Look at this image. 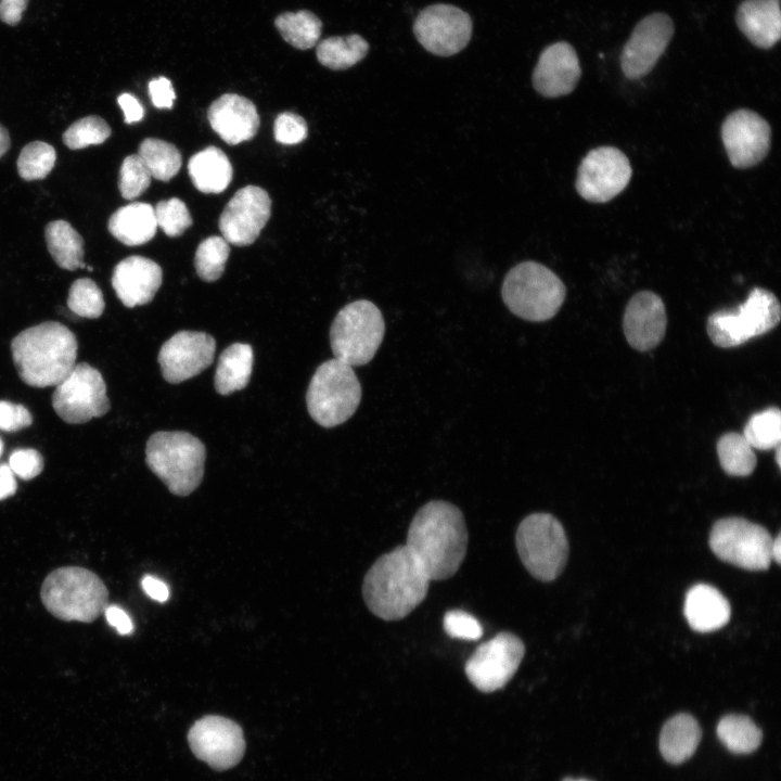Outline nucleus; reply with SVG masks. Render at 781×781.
Returning <instances> with one entry per match:
<instances>
[{
  "label": "nucleus",
  "mask_w": 781,
  "mask_h": 781,
  "mask_svg": "<svg viewBox=\"0 0 781 781\" xmlns=\"http://www.w3.org/2000/svg\"><path fill=\"white\" fill-rule=\"evenodd\" d=\"M674 23L665 13L643 17L633 28L620 54V67L628 79L649 74L668 47Z\"/></svg>",
  "instance_id": "obj_18"
},
{
  "label": "nucleus",
  "mask_w": 781,
  "mask_h": 781,
  "mask_svg": "<svg viewBox=\"0 0 781 781\" xmlns=\"http://www.w3.org/2000/svg\"><path fill=\"white\" fill-rule=\"evenodd\" d=\"M215 338L196 331H180L166 341L158 353L163 377L172 384L189 380L212 364Z\"/></svg>",
  "instance_id": "obj_20"
},
{
  "label": "nucleus",
  "mask_w": 781,
  "mask_h": 781,
  "mask_svg": "<svg viewBox=\"0 0 781 781\" xmlns=\"http://www.w3.org/2000/svg\"><path fill=\"white\" fill-rule=\"evenodd\" d=\"M17 483L9 464H0V501L16 492Z\"/></svg>",
  "instance_id": "obj_53"
},
{
  "label": "nucleus",
  "mask_w": 781,
  "mask_h": 781,
  "mask_svg": "<svg viewBox=\"0 0 781 781\" xmlns=\"http://www.w3.org/2000/svg\"><path fill=\"white\" fill-rule=\"evenodd\" d=\"M432 581L407 546L381 555L367 572L362 596L368 609L384 620L408 616L426 597Z\"/></svg>",
  "instance_id": "obj_2"
},
{
  "label": "nucleus",
  "mask_w": 781,
  "mask_h": 781,
  "mask_svg": "<svg viewBox=\"0 0 781 781\" xmlns=\"http://www.w3.org/2000/svg\"><path fill=\"white\" fill-rule=\"evenodd\" d=\"M112 130L100 116L90 115L73 123L63 133V142L71 150H79L107 140Z\"/></svg>",
  "instance_id": "obj_41"
},
{
  "label": "nucleus",
  "mask_w": 781,
  "mask_h": 781,
  "mask_svg": "<svg viewBox=\"0 0 781 781\" xmlns=\"http://www.w3.org/2000/svg\"><path fill=\"white\" fill-rule=\"evenodd\" d=\"M271 214L269 194L256 185H246L231 197L219 217L222 238L235 246L255 242Z\"/></svg>",
  "instance_id": "obj_19"
},
{
  "label": "nucleus",
  "mask_w": 781,
  "mask_h": 781,
  "mask_svg": "<svg viewBox=\"0 0 781 781\" xmlns=\"http://www.w3.org/2000/svg\"><path fill=\"white\" fill-rule=\"evenodd\" d=\"M361 399V385L349 364L333 358L321 363L309 383L306 404L315 422L334 427L347 421Z\"/></svg>",
  "instance_id": "obj_7"
},
{
  "label": "nucleus",
  "mask_w": 781,
  "mask_h": 781,
  "mask_svg": "<svg viewBox=\"0 0 781 781\" xmlns=\"http://www.w3.org/2000/svg\"><path fill=\"white\" fill-rule=\"evenodd\" d=\"M107 623L115 627L119 635L132 632L133 624L129 615L117 605H107L104 611Z\"/></svg>",
  "instance_id": "obj_50"
},
{
  "label": "nucleus",
  "mask_w": 781,
  "mask_h": 781,
  "mask_svg": "<svg viewBox=\"0 0 781 781\" xmlns=\"http://www.w3.org/2000/svg\"><path fill=\"white\" fill-rule=\"evenodd\" d=\"M141 587L144 592L157 602H165L169 598L168 586L157 577L145 575L141 580Z\"/></svg>",
  "instance_id": "obj_52"
},
{
  "label": "nucleus",
  "mask_w": 781,
  "mask_h": 781,
  "mask_svg": "<svg viewBox=\"0 0 781 781\" xmlns=\"http://www.w3.org/2000/svg\"><path fill=\"white\" fill-rule=\"evenodd\" d=\"M107 228L114 238L126 245L144 244L156 233L154 207L142 202L119 207L110 217Z\"/></svg>",
  "instance_id": "obj_27"
},
{
  "label": "nucleus",
  "mask_w": 781,
  "mask_h": 781,
  "mask_svg": "<svg viewBox=\"0 0 781 781\" xmlns=\"http://www.w3.org/2000/svg\"><path fill=\"white\" fill-rule=\"evenodd\" d=\"M563 781H590V780L582 779V778H580V779L565 778Z\"/></svg>",
  "instance_id": "obj_57"
},
{
  "label": "nucleus",
  "mask_w": 781,
  "mask_h": 781,
  "mask_svg": "<svg viewBox=\"0 0 781 781\" xmlns=\"http://www.w3.org/2000/svg\"><path fill=\"white\" fill-rule=\"evenodd\" d=\"M771 542L765 527L742 517L718 520L709 535V547L718 559L748 571L769 567Z\"/></svg>",
  "instance_id": "obj_11"
},
{
  "label": "nucleus",
  "mask_w": 781,
  "mask_h": 781,
  "mask_svg": "<svg viewBox=\"0 0 781 781\" xmlns=\"http://www.w3.org/2000/svg\"><path fill=\"white\" fill-rule=\"evenodd\" d=\"M87 269H88L89 271H92V267H91V266H88Z\"/></svg>",
  "instance_id": "obj_59"
},
{
  "label": "nucleus",
  "mask_w": 781,
  "mask_h": 781,
  "mask_svg": "<svg viewBox=\"0 0 781 781\" xmlns=\"http://www.w3.org/2000/svg\"><path fill=\"white\" fill-rule=\"evenodd\" d=\"M52 406L66 423L81 424L110 410L106 385L101 373L86 362L76 363L55 386Z\"/></svg>",
  "instance_id": "obj_12"
},
{
  "label": "nucleus",
  "mask_w": 781,
  "mask_h": 781,
  "mask_svg": "<svg viewBox=\"0 0 781 781\" xmlns=\"http://www.w3.org/2000/svg\"><path fill=\"white\" fill-rule=\"evenodd\" d=\"M48 251L56 265L66 270L85 268L84 240L65 220L49 222L44 229Z\"/></svg>",
  "instance_id": "obj_31"
},
{
  "label": "nucleus",
  "mask_w": 781,
  "mask_h": 781,
  "mask_svg": "<svg viewBox=\"0 0 781 781\" xmlns=\"http://www.w3.org/2000/svg\"><path fill=\"white\" fill-rule=\"evenodd\" d=\"M117 102L124 112L126 124H133L142 119L144 111L135 95L123 93L118 97Z\"/></svg>",
  "instance_id": "obj_51"
},
{
  "label": "nucleus",
  "mask_w": 781,
  "mask_h": 781,
  "mask_svg": "<svg viewBox=\"0 0 781 781\" xmlns=\"http://www.w3.org/2000/svg\"><path fill=\"white\" fill-rule=\"evenodd\" d=\"M253 348L248 344L234 343L219 356L215 373V388L220 395H230L243 389L249 382L253 370Z\"/></svg>",
  "instance_id": "obj_30"
},
{
  "label": "nucleus",
  "mask_w": 781,
  "mask_h": 781,
  "mask_svg": "<svg viewBox=\"0 0 781 781\" xmlns=\"http://www.w3.org/2000/svg\"><path fill=\"white\" fill-rule=\"evenodd\" d=\"M151 174L138 154L128 155L119 169L118 188L126 200L139 197L151 183Z\"/></svg>",
  "instance_id": "obj_42"
},
{
  "label": "nucleus",
  "mask_w": 781,
  "mask_h": 781,
  "mask_svg": "<svg viewBox=\"0 0 781 781\" xmlns=\"http://www.w3.org/2000/svg\"><path fill=\"white\" fill-rule=\"evenodd\" d=\"M138 155L151 176L161 181H169L178 174L182 164L179 150L156 138L144 139L139 145Z\"/></svg>",
  "instance_id": "obj_35"
},
{
  "label": "nucleus",
  "mask_w": 781,
  "mask_h": 781,
  "mask_svg": "<svg viewBox=\"0 0 781 781\" xmlns=\"http://www.w3.org/2000/svg\"><path fill=\"white\" fill-rule=\"evenodd\" d=\"M525 654L523 641L512 632L502 631L479 644L465 663V674L481 692L503 688L514 676Z\"/></svg>",
  "instance_id": "obj_13"
},
{
  "label": "nucleus",
  "mask_w": 781,
  "mask_h": 781,
  "mask_svg": "<svg viewBox=\"0 0 781 781\" xmlns=\"http://www.w3.org/2000/svg\"><path fill=\"white\" fill-rule=\"evenodd\" d=\"M77 350L75 334L55 321L25 329L11 342L18 376L39 388L62 382L76 364Z\"/></svg>",
  "instance_id": "obj_3"
},
{
  "label": "nucleus",
  "mask_w": 781,
  "mask_h": 781,
  "mask_svg": "<svg viewBox=\"0 0 781 781\" xmlns=\"http://www.w3.org/2000/svg\"><path fill=\"white\" fill-rule=\"evenodd\" d=\"M717 735L724 745L734 754H750L758 748L761 731L744 715L724 716L717 725Z\"/></svg>",
  "instance_id": "obj_33"
},
{
  "label": "nucleus",
  "mask_w": 781,
  "mask_h": 781,
  "mask_svg": "<svg viewBox=\"0 0 781 781\" xmlns=\"http://www.w3.org/2000/svg\"><path fill=\"white\" fill-rule=\"evenodd\" d=\"M27 3L28 0H0V21L10 26L17 25Z\"/></svg>",
  "instance_id": "obj_49"
},
{
  "label": "nucleus",
  "mask_w": 781,
  "mask_h": 781,
  "mask_svg": "<svg viewBox=\"0 0 781 781\" xmlns=\"http://www.w3.org/2000/svg\"><path fill=\"white\" fill-rule=\"evenodd\" d=\"M67 306L79 317L95 319L103 313L105 303L97 283L91 279L81 278L71 285Z\"/></svg>",
  "instance_id": "obj_40"
},
{
  "label": "nucleus",
  "mask_w": 781,
  "mask_h": 781,
  "mask_svg": "<svg viewBox=\"0 0 781 781\" xmlns=\"http://www.w3.org/2000/svg\"><path fill=\"white\" fill-rule=\"evenodd\" d=\"M43 458L36 449L22 448L14 450L9 458V466L20 478L29 481L43 470Z\"/></svg>",
  "instance_id": "obj_46"
},
{
  "label": "nucleus",
  "mask_w": 781,
  "mask_h": 781,
  "mask_svg": "<svg viewBox=\"0 0 781 781\" xmlns=\"http://www.w3.org/2000/svg\"><path fill=\"white\" fill-rule=\"evenodd\" d=\"M2 451H3V441L0 438V457L2 456Z\"/></svg>",
  "instance_id": "obj_58"
},
{
  "label": "nucleus",
  "mask_w": 781,
  "mask_h": 781,
  "mask_svg": "<svg viewBox=\"0 0 781 781\" xmlns=\"http://www.w3.org/2000/svg\"><path fill=\"white\" fill-rule=\"evenodd\" d=\"M56 153L52 145L34 141L26 144L17 158V171L21 178L26 181L46 178L53 169Z\"/></svg>",
  "instance_id": "obj_39"
},
{
  "label": "nucleus",
  "mask_w": 781,
  "mask_h": 781,
  "mask_svg": "<svg viewBox=\"0 0 781 781\" xmlns=\"http://www.w3.org/2000/svg\"><path fill=\"white\" fill-rule=\"evenodd\" d=\"M229 254V243L222 236L213 235L203 240L194 257L197 276L206 282L218 280L225 271Z\"/></svg>",
  "instance_id": "obj_38"
},
{
  "label": "nucleus",
  "mask_w": 781,
  "mask_h": 781,
  "mask_svg": "<svg viewBox=\"0 0 781 781\" xmlns=\"http://www.w3.org/2000/svg\"><path fill=\"white\" fill-rule=\"evenodd\" d=\"M632 169L628 157L617 148L600 146L581 161L575 182L578 194L591 203H605L629 183Z\"/></svg>",
  "instance_id": "obj_14"
},
{
  "label": "nucleus",
  "mask_w": 781,
  "mask_h": 781,
  "mask_svg": "<svg viewBox=\"0 0 781 781\" xmlns=\"http://www.w3.org/2000/svg\"><path fill=\"white\" fill-rule=\"evenodd\" d=\"M730 614L728 600L710 585L697 584L686 596L684 615L690 627L695 631L717 630L729 622Z\"/></svg>",
  "instance_id": "obj_26"
},
{
  "label": "nucleus",
  "mask_w": 781,
  "mask_h": 781,
  "mask_svg": "<svg viewBox=\"0 0 781 781\" xmlns=\"http://www.w3.org/2000/svg\"><path fill=\"white\" fill-rule=\"evenodd\" d=\"M274 24L283 39L300 50L312 48L322 30V23L317 15L305 10L280 14Z\"/></svg>",
  "instance_id": "obj_34"
},
{
  "label": "nucleus",
  "mask_w": 781,
  "mask_h": 781,
  "mask_svg": "<svg viewBox=\"0 0 781 781\" xmlns=\"http://www.w3.org/2000/svg\"><path fill=\"white\" fill-rule=\"evenodd\" d=\"M721 140L731 165L745 169L759 164L771 144L769 124L756 112L741 108L729 114L721 126Z\"/></svg>",
  "instance_id": "obj_17"
},
{
  "label": "nucleus",
  "mask_w": 781,
  "mask_h": 781,
  "mask_svg": "<svg viewBox=\"0 0 781 781\" xmlns=\"http://www.w3.org/2000/svg\"><path fill=\"white\" fill-rule=\"evenodd\" d=\"M40 598L46 609L64 622L91 623L104 614L108 591L93 572L78 566H63L51 572L42 582Z\"/></svg>",
  "instance_id": "obj_4"
},
{
  "label": "nucleus",
  "mask_w": 781,
  "mask_h": 781,
  "mask_svg": "<svg viewBox=\"0 0 781 781\" xmlns=\"http://www.w3.org/2000/svg\"><path fill=\"white\" fill-rule=\"evenodd\" d=\"M33 423L29 410L20 404L0 400V430L3 432H17Z\"/></svg>",
  "instance_id": "obj_47"
},
{
  "label": "nucleus",
  "mask_w": 781,
  "mask_h": 781,
  "mask_svg": "<svg viewBox=\"0 0 781 781\" xmlns=\"http://www.w3.org/2000/svg\"><path fill=\"white\" fill-rule=\"evenodd\" d=\"M702 737L696 719L684 713L669 718L660 734V751L664 759L670 764L679 765L689 759L700 743Z\"/></svg>",
  "instance_id": "obj_28"
},
{
  "label": "nucleus",
  "mask_w": 781,
  "mask_h": 781,
  "mask_svg": "<svg viewBox=\"0 0 781 781\" xmlns=\"http://www.w3.org/2000/svg\"><path fill=\"white\" fill-rule=\"evenodd\" d=\"M162 280V268L154 260L129 256L115 266L112 285L119 300L126 307L132 308L150 303Z\"/></svg>",
  "instance_id": "obj_23"
},
{
  "label": "nucleus",
  "mask_w": 781,
  "mask_h": 781,
  "mask_svg": "<svg viewBox=\"0 0 781 781\" xmlns=\"http://www.w3.org/2000/svg\"><path fill=\"white\" fill-rule=\"evenodd\" d=\"M667 317L662 298L651 292L635 294L628 302L623 330L629 345L640 351L656 347L665 336Z\"/></svg>",
  "instance_id": "obj_21"
},
{
  "label": "nucleus",
  "mask_w": 781,
  "mask_h": 781,
  "mask_svg": "<svg viewBox=\"0 0 781 781\" xmlns=\"http://www.w3.org/2000/svg\"><path fill=\"white\" fill-rule=\"evenodd\" d=\"M149 93L152 103L157 108H171L176 99L170 80L166 77H158L149 82Z\"/></svg>",
  "instance_id": "obj_48"
},
{
  "label": "nucleus",
  "mask_w": 781,
  "mask_h": 781,
  "mask_svg": "<svg viewBox=\"0 0 781 781\" xmlns=\"http://www.w3.org/2000/svg\"><path fill=\"white\" fill-rule=\"evenodd\" d=\"M385 332L381 310L370 300L359 299L344 306L330 329L334 358L358 367L368 363L379 349Z\"/></svg>",
  "instance_id": "obj_8"
},
{
  "label": "nucleus",
  "mask_w": 781,
  "mask_h": 781,
  "mask_svg": "<svg viewBox=\"0 0 781 781\" xmlns=\"http://www.w3.org/2000/svg\"><path fill=\"white\" fill-rule=\"evenodd\" d=\"M752 448L770 450L780 446L781 440V412L777 407H770L753 414L747 421L742 434Z\"/></svg>",
  "instance_id": "obj_37"
},
{
  "label": "nucleus",
  "mask_w": 781,
  "mask_h": 781,
  "mask_svg": "<svg viewBox=\"0 0 781 781\" xmlns=\"http://www.w3.org/2000/svg\"><path fill=\"white\" fill-rule=\"evenodd\" d=\"M305 119L292 112L278 115L273 125L274 139L282 144H297L307 137Z\"/></svg>",
  "instance_id": "obj_45"
},
{
  "label": "nucleus",
  "mask_w": 781,
  "mask_h": 781,
  "mask_svg": "<svg viewBox=\"0 0 781 781\" xmlns=\"http://www.w3.org/2000/svg\"><path fill=\"white\" fill-rule=\"evenodd\" d=\"M468 539L461 510L450 502L433 500L414 514L406 545L421 561L431 580H444L461 566Z\"/></svg>",
  "instance_id": "obj_1"
},
{
  "label": "nucleus",
  "mask_w": 781,
  "mask_h": 781,
  "mask_svg": "<svg viewBox=\"0 0 781 781\" xmlns=\"http://www.w3.org/2000/svg\"><path fill=\"white\" fill-rule=\"evenodd\" d=\"M188 738L196 757L217 770L231 768L244 753L241 727L221 716L209 715L196 720Z\"/></svg>",
  "instance_id": "obj_16"
},
{
  "label": "nucleus",
  "mask_w": 781,
  "mask_h": 781,
  "mask_svg": "<svg viewBox=\"0 0 781 781\" xmlns=\"http://www.w3.org/2000/svg\"><path fill=\"white\" fill-rule=\"evenodd\" d=\"M515 545L525 568L541 581L554 580L567 562L565 530L560 521L549 513L526 516L517 527Z\"/></svg>",
  "instance_id": "obj_9"
},
{
  "label": "nucleus",
  "mask_w": 781,
  "mask_h": 781,
  "mask_svg": "<svg viewBox=\"0 0 781 781\" xmlns=\"http://www.w3.org/2000/svg\"><path fill=\"white\" fill-rule=\"evenodd\" d=\"M188 170L194 187L203 193H220L232 180L228 156L216 146H207L189 159Z\"/></svg>",
  "instance_id": "obj_29"
},
{
  "label": "nucleus",
  "mask_w": 781,
  "mask_h": 781,
  "mask_svg": "<svg viewBox=\"0 0 781 781\" xmlns=\"http://www.w3.org/2000/svg\"><path fill=\"white\" fill-rule=\"evenodd\" d=\"M470 15L451 4H433L423 9L413 24L417 40L428 52L450 56L463 50L472 35Z\"/></svg>",
  "instance_id": "obj_15"
},
{
  "label": "nucleus",
  "mask_w": 781,
  "mask_h": 781,
  "mask_svg": "<svg viewBox=\"0 0 781 781\" xmlns=\"http://www.w3.org/2000/svg\"><path fill=\"white\" fill-rule=\"evenodd\" d=\"M717 453L721 468L732 476H747L757 464L752 446L739 433L724 434L717 441Z\"/></svg>",
  "instance_id": "obj_36"
},
{
  "label": "nucleus",
  "mask_w": 781,
  "mask_h": 781,
  "mask_svg": "<svg viewBox=\"0 0 781 781\" xmlns=\"http://www.w3.org/2000/svg\"><path fill=\"white\" fill-rule=\"evenodd\" d=\"M566 289L548 267L523 261L505 274L501 295L515 316L529 321H546L556 315L565 299Z\"/></svg>",
  "instance_id": "obj_6"
},
{
  "label": "nucleus",
  "mask_w": 781,
  "mask_h": 781,
  "mask_svg": "<svg viewBox=\"0 0 781 781\" xmlns=\"http://www.w3.org/2000/svg\"><path fill=\"white\" fill-rule=\"evenodd\" d=\"M770 554H771V559L779 564L780 560H781V536H780V534H778V536L774 539H772Z\"/></svg>",
  "instance_id": "obj_55"
},
{
  "label": "nucleus",
  "mask_w": 781,
  "mask_h": 781,
  "mask_svg": "<svg viewBox=\"0 0 781 781\" xmlns=\"http://www.w3.org/2000/svg\"><path fill=\"white\" fill-rule=\"evenodd\" d=\"M780 453H781V451H780V446H777V447H776V461H777V464H778L779 466H780V460H781V459H780Z\"/></svg>",
  "instance_id": "obj_56"
},
{
  "label": "nucleus",
  "mask_w": 781,
  "mask_h": 781,
  "mask_svg": "<svg viewBox=\"0 0 781 781\" xmlns=\"http://www.w3.org/2000/svg\"><path fill=\"white\" fill-rule=\"evenodd\" d=\"M735 21L754 46L770 49L781 37L780 0H745L737 10Z\"/></svg>",
  "instance_id": "obj_25"
},
{
  "label": "nucleus",
  "mask_w": 781,
  "mask_h": 781,
  "mask_svg": "<svg viewBox=\"0 0 781 781\" xmlns=\"http://www.w3.org/2000/svg\"><path fill=\"white\" fill-rule=\"evenodd\" d=\"M10 135L8 130L0 124V158L8 152L10 149Z\"/></svg>",
  "instance_id": "obj_54"
},
{
  "label": "nucleus",
  "mask_w": 781,
  "mask_h": 781,
  "mask_svg": "<svg viewBox=\"0 0 781 781\" xmlns=\"http://www.w3.org/2000/svg\"><path fill=\"white\" fill-rule=\"evenodd\" d=\"M581 75L575 49L565 41L548 46L540 54L533 72L535 90L546 98L571 93Z\"/></svg>",
  "instance_id": "obj_22"
},
{
  "label": "nucleus",
  "mask_w": 781,
  "mask_h": 781,
  "mask_svg": "<svg viewBox=\"0 0 781 781\" xmlns=\"http://www.w3.org/2000/svg\"><path fill=\"white\" fill-rule=\"evenodd\" d=\"M780 313L776 295L766 289L754 287L738 308L712 313L707 319V334L718 347H735L777 327Z\"/></svg>",
  "instance_id": "obj_10"
},
{
  "label": "nucleus",
  "mask_w": 781,
  "mask_h": 781,
  "mask_svg": "<svg viewBox=\"0 0 781 781\" xmlns=\"http://www.w3.org/2000/svg\"><path fill=\"white\" fill-rule=\"evenodd\" d=\"M369 51V43L358 34L330 37L317 46V59L331 69H346L360 62Z\"/></svg>",
  "instance_id": "obj_32"
},
{
  "label": "nucleus",
  "mask_w": 781,
  "mask_h": 781,
  "mask_svg": "<svg viewBox=\"0 0 781 781\" xmlns=\"http://www.w3.org/2000/svg\"><path fill=\"white\" fill-rule=\"evenodd\" d=\"M154 214L157 227L168 236H179L192 225L187 205L178 197L158 202Z\"/></svg>",
  "instance_id": "obj_43"
},
{
  "label": "nucleus",
  "mask_w": 781,
  "mask_h": 781,
  "mask_svg": "<svg viewBox=\"0 0 781 781\" xmlns=\"http://www.w3.org/2000/svg\"><path fill=\"white\" fill-rule=\"evenodd\" d=\"M206 450L204 444L187 432H156L145 447L150 470L177 496H188L201 484Z\"/></svg>",
  "instance_id": "obj_5"
},
{
  "label": "nucleus",
  "mask_w": 781,
  "mask_h": 781,
  "mask_svg": "<svg viewBox=\"0 0 781 781\" xmlns=\"http://www.w3.org/2000/svg\"><path fill=\"white\" fill-rule=\"evenodd\" d=\"M444 629L451 638L462 640H477L483 635L481 623L461 610H451L444 615Z\"/></svg>",
  "instance_id": "obj_44"
},
{
  "label": "nucleus",
  "mask_w": 781,
  "mask_h": 781,
  "mask_svg": "<svg viewBox=\"0 0 781 781\" xmlns=\"http://www.w3.org/2000/svg\"><path fill=\"white\" fill-rule=\"evenodd\" d=\"M207 118L215 132L230 145L251 140L259 128L255 104L234 93L216 99L208 108Z\"/></svg>",
  "instance_id": "obj_24"
}]
</instances>
